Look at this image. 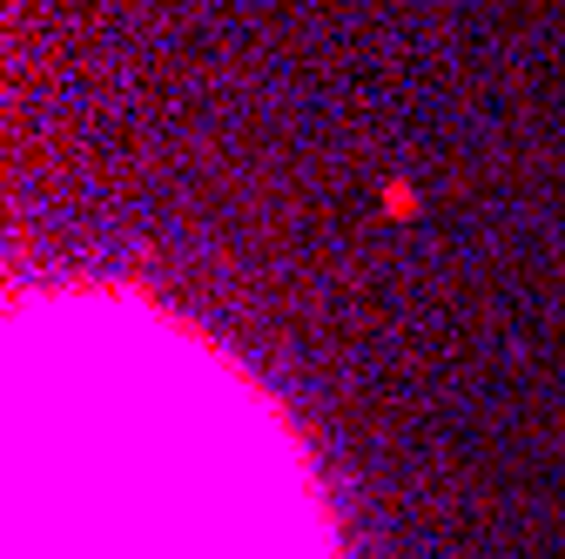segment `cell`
<instances>
[{
	"instance_id": "6da1fadb",
	"label": "cell",
	"mask_w": 565,
	"mask_h": 559,
	"mask_svg": "<svg viewBox=\"0 0 565 559\" xmlns=\"http://www.w3.org/2000/svg\"><path fill=\"white\" fill-rule=\"evenodd\" d=\"M21 552L41 559H330L323 513L263 404L202 365L82 378L21 411Z\"/></svg>"
}]
</instances>
